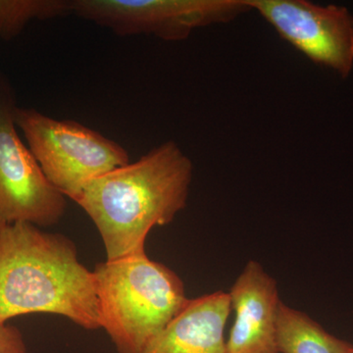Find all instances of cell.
<instances>
[{
    "instance_id": "cell-1",
    "label": "cell",
    "mask_w": 353,
    "mask_h": 353,
    "mask_svg": "<svg viewBox=\"0 0 353 353\" xmlns=\"http://www.w3.org/2000/svg\"><path fill=\"white\" fill-rule=\"evenodd\" d=\"M194 166L175 141L157 146L90 181L73 199L92 219L108 260L141 252L154 227L166 226L187 206Z\"/></svg>"
},
{
    "instance_id": "cell-2",
    "label": "cell",
    "mask_w": 353,
    "mask_h": 353,
    "mask_svg": "<svg viewBox=\"0 0 353 353\" xmlns=\"http://www.w3.org/2000/svg\"><path fill=\"white\" fill-rule=\"evenodd\" d=\"M32 313L101 329L94 271L64 234L29 223L0 225V322Z\"/></svg>"
},
{
    "instance_id": "cell-3",
    "label": "cell",
    "mask_w": 353,
    "mask_h": 353,
    "mask_svg": "<svg viewBox=\"0 0 353 353\" xmlns=\"http://www.w3.org/2000/svg\"><path fill=\"white\" fill-rule=\"evenodd\" d=\"M101 328L118 353H143L189 303L182 279L145 252L94 270Z\"/></svg>"
},
{
    "instance_id": "cell-4",
    "label": "cell",
    "mask_w": 353,
    "mask_h": 353,
    "mask_svg": "<svg viewBox=\"0 0 353 353\" xmlns=\"http://www.w3.org/2000/svg\"><path fill=\"white\" fill-rule=\"evenodd\" d=\"M14 121L48 182L72 201L90 181L130 163L122 145L76 121L18 106Z\"/></svg>"
},
{
    "instance_id": "cell-5",
    "label": "cell",
    "mask_w": 353,
    "mask_h": 353,
    "mask_svg": "<svg viewBox=\"0 0 353 353\" xmlns=\"http://www.w3.org/2000/svg\"><path fill=\"white\" fill-rule=\"evenodd\" d=\"M72 14L121 37L152 34L180 41L252 11L250 0H71Z\"/></svg>"
},
{
    "instance_id": "cell-6",
    "label": "cell",
    "mask_w": 353,
    "mask_h": 353,
    "mask_svg": "<svg viewBox=\"0 0 353 353\" xmlns=\"http://www.w3.org/2000/svg\"><path fill=\"white\" fill-rule=\"evenodd\" d=\"M15 92L0 73V225H57L66 211V196L55 189L31 150L21 141L14 113Z\"/></svg>"
},
{
    "instance_id": "cell-7",
    "label": "cell",
    "mask_w": 353,
    "mask_h": 353,
    "mask_svg": "<svg viewBox=\"0 0 353 353\" xmlns=\"http://www.w3.org/2000/svg\"><path fill=\"white\" fill-rule=\"evenodd\" d=\"M279 36L313 63L347 78L353 70V16L345 6L308 0H250Z\"/></svg>"
},
{
    "instance_id": "cell-8",
    "label": "cell",
    "mask_w": 353,
    "mask_h": 353,
    "mask_svg": "<svg viewBox=\"0 0 353 353\" xmlns=\"http://www.w3.org/2000/svg\"><path fill=\"white\" fill-rule=\"evenodd\" d=\"M234 321L227 353H280L277 341L279 297L275 279L252 260L229 292Z\"/></svg>"
},
{
    "instance_id": "cell-9",
    "label": "cell",
    "mask_w": 353,
    "mask_h": 353,
    "mask_svg": "<svg viewBox=\"0 0 353 353\" xmlns=\"http://www.w3.org/2000/svg\"><path fill=\"white\" fill-rule=\"evenodd\" d=\"M231 311L229 292L222 290L190 299L143 353H227L225 328Z\"/></svg>"
},
{
    "instance_id": "cell-10",
    "label": "cell",
    "mask_w": 353,
    "mask_h": 353,
    "mask_svg": "<svg viewBox=\"0 0 353 353\" xmlns=\"http://www.w3.org/2000/svg\"><path fill=\"white\" fill-rule=\"evenodd\" d=\"M280 353H352L353 345L329 334L303 311L281 303L277 320Z\"/></svg>"
},
{
    "instance_id": "cell-11",
    "label": "cell",
    "mask_w": 353,
    "mask_h": 353,
    "mask_svg": "<svg viewBox=\"0 0 353 353\" xmlns=\"http://www.w3.org/2000/svg\"><path fill=\"white\" fill-rule=\"evenodd\" d=\"M72 14L65 0H0V39L12 41L34 20H50Z\"/></svg>"
},
{
    "instance_id": "cell-12",
    "label": "cell",
    "mask_w": 353,
    "mask_h": 353,
    "mask_svg": "<svg viewBox=\"0 0 353 353\" xmlns=\"http://www.w3.org/2000/svg\"><path fill=\"white\" fill-rule=\"evenodd\" d=\"M0 353H29L23 334L8 322H0Z\"/></svg>"
},
{
    "instance_id": "cell-13",
    "label": "cell",
    "mask_w": 353,
    "mask_h": 353,
    "mask_svg": "<svg viewBox=\"0 0 353 353\" xmlns=\"http://www.w3.org/2000/svg\"><path fill=\"white\" fill-rule=\"evenodd\" d=\"M352 353H353V352Z\"/></svg>"
}]
</instances>
